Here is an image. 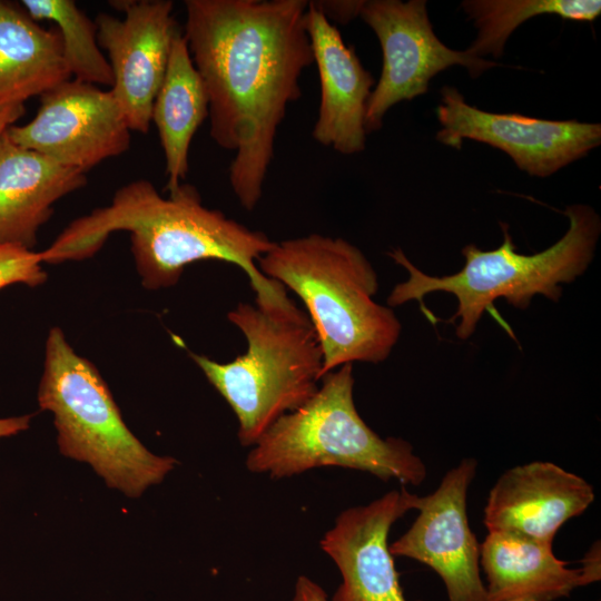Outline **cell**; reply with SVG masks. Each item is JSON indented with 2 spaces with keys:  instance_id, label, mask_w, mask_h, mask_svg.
<instances>
[{
  "instance_id": "cell-14",
  "label": "cell",
  "mask_w": 601,
  "mask_h": 601,
  "mask_svg": "<svg viewBox=\"0 0 601 601\" xmlns=\"http://www.w3.org/2000/svg\"><path fill=\"white\" fill-rule=\"evenodd\" d=\"M593 486L552 462L534 461L506 470L484 508L487 532H510L553 544L559 529L594 501Z\"/></svg>"
},
{
  "instance_id": "cell-8",
  "label": "cell",
  "mask_w": 601,
  "mask_h": 601,
  "mask_svg": "<svg viewBox=\"0 0 601 601\" xmlns=\"http://www.w3.org/2000/svg\"><path fill=\"white\" fill-rule=\"evenodd\" d=\"M358 17L376 35L383 55L380 79L366 108L367 134L382 127L394 105L424 95L439 72L457 65L476 78L497 66L445 46L433 31L425 0H363Z\"/></svg>"
},
{
  "instance_id": "cell-7",
  "label": "cell",
  "mask_w": 601,
  "mask_h": 601,
  "mask_svg": "<svg viewBox=\"0 0 601 601\" xmlns=\"http://www.w3.org/2000/svg\"><path fill=\"white\" fill-rule=\"evenodd\" d=\"M37 400L53 416L59 452L88 464L109 489L140 497L177 465L149 451L126 425L98 370L59 327L49 331Z\"/></svg>"
},
{
  "instance_id": "cell-26",
  "label": "cell",
  "mask_w": 601,
  "mask_h": 601,
  "mask_svg": "<svg viewBox=\"0 0 601 601\" xmlns=\"http://www.w3.org/2000/svg\"><path fill=\"white\" fill-rule=\"evenodd\" d=\"M32 415L0 417V439L17 435L29 428Z\"/></svg>"
},
{
  "instance_id": "cell-4",
  "label": "cell",
  "mask_w": 601,
  "mask_h": 601,
  "mask_svg": "<svg viewBox=\"0 0 601 601\" xmlns=\"http://www.w3.org/2000/svg\"><path fill=\"white\" fill-rule=\"evenodd\" d=\"M227 318L246 338V352L228 363L189 356L235 413L239 443L253 446L317 392L323 351L308 315L287 295L239 303Z\"/></svg>"
},
{
  "instance_id": "cell-15",
  "label": "cell",
  "mask_w": 601,
  "mask_h": 601,
  "mask_svg": "<svg viewBox=\"0 0 601 601\" xmlns=\"http://www.w3.org/2000/svg\"><path fill=\"white\" fill-rule=\"evenodd\" d=\"M306 28L321 83L313 138L342 155L361 152L366 144L365 115L374 79L313 1H308Z\"/></svg>"
},
{
  "instance_id": "cell-21",
  "label": "cell",
  "mask_w": 601,
  "mask_h": 601,
  "mask_svg": "<svg viewBox=\"0 0 601 601\" xmlns=\"http://www.w3.org/2000/svg\"><path fill=\"white\" fill-rule=\"evenodd\" d=\"M20 3L35 21L48 20L57 26L63 58L75 79L112 86L111 67L98 45L97 26L73 1L22 0Z\"/></svg>"
},
{
  "instance_id": "cell-13",
  "label": "cell",
  "mask_w": 601,
  "mask_h": 601,
  "mask_svg": "<svg viewBox=\"0 0 601 601\" xmlns=\"http://www.w3.org/2000/svg\"><path fill=\"white\" fill-rule=\"evenodd\" d=\"M418 500L402 487L338 514L321 540L342 575L331 601H407L387 538L398 519L417 509Z\"/></svg>"
},
{
  "instance_id": "cell-2",
  "label": "cell",
  "mask_w": 601,
  "mask_h": 601,
  "mask_svg": "<svg viewBox=\"0 0 601 601\" xmlns=\"http://www.w3.org/2000/svg\"><path fill=\"white\" fill-rule=\"evenodd\" d=\"M130 233L131 252L145 288L174 286L198 260L218 259L238 266L257 299H277L285 287L264 276L257 260L275 245L266 234L203 205L197 189L181 183L162 197L146 179L119 188L106 207L71 221L40 252L42 263L59 264L92 256L109 235Z\"/></svg>"
},
{
  "instance_id": "cell-11",
  "label": "cell",
  "mask_w": 601,
  "mask_h": 601,
  "mask_svg": "<svg viewBox=\"0 0 601 601\" xmlns=\"http://www.w3.org/2000/svg\"><path fill=\"white\" fill-rule=\"evenodd\" d=\"M476 467L477 461L467 457L449 470L434 492L420 496L418 515L390 545L392 555L410 558L436 572L446 601H487L480 574V543L466 513Z\"/></svg>"
},
{
  "instance_id": "cell-1",
  "label": "cell",
  "mask_w": 601,
  "mask_h": 601,
  "mask_svg": "<svg viewBox=\"0 0 601 601\" xmlns=\"http://www.w3.org/2000/svg\"><path fill=\"white\" fill-rule=\"evenodd\" d=\"M306 0H186L185 32L208 96L209 135L235 152L230 187L248 211L260 200L287 106L314 63Z\"/></svg>"
},
{
  "instance_id": "cell-25",
  "label": "cell",
  "mask_w": 601,
  "mask_h": 601,
  "mask_svg": "<svg viewBox=\"0 0 601 601\" xmlns=\"http://www.w3.org/2000/svg\"><path fill=\"white\" fill-rule=\"evenodd\" d=\"M26 112L24 102L0 101V144L7 130Z\"/></svg>"
},
{
  "instance_id": "cell-17",
  "label": "cell",
  "mask_w": 601,
  "mask_h": 601,
  "mask_svg": "<svg viewBox=\"0 0 601 601\" xmlns=\"http://www.w3.org/2000/svg\"><path fill=\"white\" fill-rule=\"evenodd\" d=\"M87 184L86 173L14 144H0V245L30 249L53 204Z\"/></svg>"
},
{
  "instance_id": "cell-12",
  "label": "cell",
  "mask_w": 601,
  "mask_h": 601,
  "mask_svg": "<svg viewBox=\"0 0 601 601\" xmlns=\"http://www.w3.org/2000/svg\"><path fill=\"white\" fill-rule=\"evenodd\" d=\"M125 13H99L95 20L100 48L108 53L114 93L130 131L147 134L151 108L164 80L175 37L180 32L170 0L112 1Z\"/></svg>"
},
{
  "instance_id": "cell-9",
  "label": "cell",
  "mask_w": 601,
  "mask_h": 601,
  "mask_svg": "<svg viewBox=\"0 0 601 601\" xmlns=\"http://www.w3.org/2000/svg\"><path fill=\"white\" fill-rule=\"evenodd\" d=\"M436 115L437 141L455 149L464 139L487 144L508 154L530 176L553 175L601 144L600 124L485 111L467 104L453 86L441 89Z\"/></svg>"
},
{
  "instance_id": "cell-10",
  "label": "cell",
  "mask_w": 601,
  "mask_h": 601,
  "mask_svg": "<svg viewBox=\"0 0 601 601\" xmlns=\"http://www.w3.org/2000/svg\"><path fill=\"white\" fill-rule=\"evenodd\" d=\"M17 145L87 173L130 147V129L111 90L66 80L40 96L35 118L7 130Z\"/></svg>"
},
{
  "instance_id": "cell-6",
  "label": "cell",
  "mask_w": 601,
  "mask_h": 601,
  "mask_svg": "<svg viewBox=\"0 0 601 601\" xmlns=\"http://www.w3.org/2000/svg\"><path fill=\"white\" fill-rule=\"evenodd\" d=\"M314 396L279 417L246 457L252 473L290 477L322 466L371 473L382 481L420 485L427 470L405 440L381 437L358 414L353 364L326 373Z\"/></svg>"
},
{
  "instance_id": "cell-18",
  "label": "cell",
  "mask_w": 601,
  "mask_h": 601,
  "mask_svg": "<svg viewBox=\"0 0 601 601\" xmlns=\"http://www.w3.org/2000/svg\"><path fill=\"white\" fill-rule=\"evenodd\" d=\"M70 77L58 30L0 0V101L24 102Z\"/></svg>"
},
{
  "instance_id": "cell-24",
  "label": "cell",
  "mask_w": 601,
  "mask_h": 601,
  "mask_svg": "<svg viewBox=\"0 0 601 601\" xmlns=\"http://www.w3.org/2000/svg\"><path fill=\"white\" fill-rule=\"evenodd\" d=\"M292 601H329L324 589L313 579L299 575L296 580Z\"/></svg>"
},
{
  "instance_id": "cell-16",
  "label": "cell",
  "mask_w": 601,
  "mask_h": 601,
  "mask_svg": "<svg viewBox=\"0 0 601 601\" xmlns=\"http://www.w3.org/2000/svg\"><path fill=\"white\" fill-rule=\"evenodd\" d=\"M600 543L579 569L566 568L553 544L510 532H487L480 544L487 601H556L600 580Z\"/></svg>"
},
{
  "instance_id": "cell-23",
  "label": "cell",
  "mask_w": 601,
  "mask_h": 601,
  "mask_svg": "<svg viewBox=\"0 0 601 601\" xmlns=\"http://www.w3.org/2000/svg\"><path fill=\"white\" fill-rule=\"evenodd\" d=\"M363 1L319 0L313 1L316 8L331 21L347 23L358 16Z\"/></svg>"
},
{
  "instance_id": "cell-22",
  "label": "cell",
  "mask_w": 601,
  "mask_h": 601,
  "mask_svg": "<svg viewBox=\"0 0 601 601\" xmlns=\"http://www.w3.org/2000/svg\"><path fill=\"white\" fill-rule=\"evenodd\" d=\"M47 274L40 254L12 245H0V289L11 284L37 286Z\"/></svg>"
},
{
  "instance_id": "cell-5",
  "label": "cell",
  "mask_w": 601,
  "mask_h": 601,
  "mask_svg": "<svg viewBox=\"0 0 601 601\" xmlns=\"http://www.w3.org/2000/svg\"><path fill=\"white\" fill-rule=\"evenodd\" d=\"M563 214L569 228L549 248L531 255L518 253L509 225L500 223L501 246L493 250H482L474 244L464 246V266L452 275H427L402 249L391 250L388 256L406 269L408 278L393 288L387 304L393 307L422 302L431 293H450L457 299V309L450 322L459 321L456 336L466 339L473 335L483 313L499 298L519 309H526L535 295L559 300L561 285L574 282L589 267L601 233L600 217L592 207L575 204Z\"/></svg>"
},
{
  "instance_id": "cell-3",
  "label": "cell",
  "mask_w": 601,
  "mask_h": 601,
  "mask_svg": "<svg viewBox=\"0 0 601 601\" xmlns=\"http://www.w3.org/2000/svg\"><path fill=\"white\" fill-rule=\"evenodd\" d=\"M257 267L304 303L323 351L322 377L345 364L381 363L392 353L401 322L375 302L376 272L355 245L321 234L289 238L275 243Z\"/></svg>"
},
{
  "instance_id": "cell-19",
  "label": "cell",
  "mask_w": 601,
  "mask_h": 601,
  "mask_svg": "<svg viewBox=\"0 0 601 601\" xmlns=\"http://www.w3.org/2000/svg\"><path fill=\"white\" fill-rule=\"evenodd\" d=\"M208 117V96L191 60L186 38L179 32L171 45L161 86L151 108L165 157L166 189L177 188L188 174L193 137Z\"/></svg>"
},
{
  "instance_id": "cell-20",
  "label": "cell",
  "mask_w": 601,
  "mask_h": 601,
  "mask_svg": "<svg viewBox=\"0 0 601 601\" xmlns=\"http://www.w3.org/2000/svg\"><path fill=\"white\" fill-rule=\"evenodd\" d=\"M461 7L477 29L466 51L479 58L487 55L500 58L511 33L536 16L593 21L601 13L599 0H466Z\"/></svg>"
}]
</instances>
